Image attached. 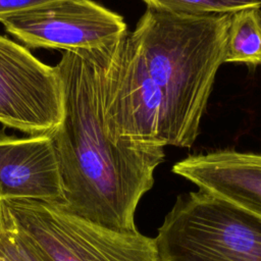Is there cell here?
Masks as SVG:
<instances>
[{
  "mask_svg": "<svg viewBox=\"0 0 261 261\" xmlns=\"http://www.w3.org/2000/svg\"><path fill=\"white\" fill-rule=\"evenodd\" d=\"M258 12H259V14H260V16H261V5L258 7Z\"/></svg>",
  "mask_w": 261,
  "mask_h": 261,
  "instance_id": "2e32d148",
  "label": "cell"
},
{
  "mask_svg": "<svg viewBox=\"0 0 261 261\" xmlns=\"http://www.w3.org/2000/svg\"><path fill=\"white\" fill-rule=\"evenodd\" d=\"M4 205V204H3ZM5 207V206H4ZM6 209V208H5ZM7 211V210H6ZM8 213V211H7ZM9 215V214H8ZM10 217V216H9ZM12 227H13V233H14V242L15 247L17 250V253L21 259V261H48L47 258L31 243L29 242L24 237H22L18 230L16 229L11 217H10Z\"/></svg>",
  "mask_w": 261,
  "mask_h": 261,
  "instance_id": "4fadbf2b",
  "label": "cell"
},
{
  "mask_svg": "<svg viewBox=\"0 0 261 261\" xmlns=\"http://www.w3.org/2000/svg\"><path fill=\"white\" fill-rule=\"evenodd\" d=\"M231 14L190 15L147 8L128 33L163 105L165 146L190 148L200 133Z\"/></svg>",
  "mask_w": 261,
  "mask_h": 261,
  "instance_id": "7a4b0ae2",
  "label": "cell"
},
{
  "mask_svg": "<svg viewBox=\"0 0 261 261\" xmlns=\"http://www.w3.org/2000/svg\"><path fill=\"white\" fill-rule=\"evenodd\" d=\"M64 202L49 135L9 137L0 133V200Z\"/></svg>",
  "mask_w": 261,
  "mask_h": 261,
  "instance_id": "ba28073f",
  "label": "cell"
},
{
  "mask_svg": "<svg viewBox=\"0 0 261 261\" xmlns=\"http://www.w3.org/2000/svg\"><path fill=\"white\" fill-rule=\"evenodd\" d=\"M261 64V16L258 8L230 15L224 63Z\"/></svg>",
  "mask_w": 261,
  "mask_h": 261,
  "instance_id": "30bf717a",
  "label": "cell"
},
{
  "mask_svg": "<svg viewBox=\"0 0 261 261\" xmlns=\"http://www.w3.org/2000/svg\"><path fill=\"white\" fill-rule=\"evenodd\" d=\"M147 8L190 14L221 15L233 14L247 8H258L261 0H143Z\"/></svg>",
  "mask_w": 261,
  "mask_h": 261,
  "instance_id": "8fae6325",
  "label": "cell"
},
{
  "mask_svg": "<svg viewBox=\"0 0 261 261\" xmlns=\"http://www.w3.org/2000/svg\"><path fill=\"white\" fill-rule=\"evenodd\" d=\"M106 128L116 141L165 147L163 105L128 32L98 48Z\"/></svg>",
  "mask_w": 261,
  "mask_h": 261,
  "instance_id": "5b68a950",
  "label": "cell"
},
{
  "mask_svg": "<svg viewBox=\"0 0 261 261\" xmlns=\"http://www.w3.org/2000/svg\"><path fill=\"white\" fill-rule=\"evenodd\" d=\"M172 172L261 217V154L232 149L195 154L177 161Z\"/></svg>",
  "mask_w": 261,
  "mask_h": 261,
  "instance_id": "9c48e42d",
  "label": "cell"
},
{
  "mask_svg": "<svg viewBox=\"0 0 261 261\" xmlns=\"http://www.w3.org/2000/svg\"><path fill=\"white\" fill-rule=\"evenodd\" d=\"M63 117L49 135L59 169L63 210L107 228L136 231L135 214L154 185L164 147L116 141L104 120L98 48L63 51L55 65Z\"/></svg>",
  "mask_w": 261,
  "mask_h": 261,
  "instance_id": "6da1fadb",
  "label": "cell"
},
{
  "mask_svg": "<svg viewBox=\"0 0 261 261\" xmlns=\"http://www.w3.org/2000/svg\"><path fill=\"white\" fill-rule=\"evenodd\" d=\"M2 222H3V205H2V201L0 200V231L2 228Z\"/></svg>",
  "mask_w": 261,
  "mask_h": 261,
  "instance_id": "9a60e30c",
  "label": "cell"
},
{
  "mask_svg": "<svg viewBox=\"0 0 261 261\" xmlns=\"http://www.w3.org/2000/svg\"><path fill=\"white\" fill-rule=\"evenodd\" d=\"M160 261H261V217L212 194H180L155 237Z\"/></svg>",
  "mask_w": 261,
  "mask_h": 261,
  "instance_id": "3957f363",
  "label": "cell"
},
{
  "mask_svg": "<svg viewBox=\"0 0 261 261\" xmlns=\"http://www.w3.org/2000/svg\"><path fill=\"white\" fill-rule=\"evenodd\" d=\"M62 117L63 90L55 66L0 36V122L39 136L54 130Z\"/></svg>",
  "mask_w": 261,
  "mask_h": 261,
  "instance_id": "8992f818",
  "label": "cell"
},
{
  "mask_svg": "<svg viewBox=\"0 0 261 261\" xmlns=\"http://www.w3.org/2000/svg\"><path fill=\"white\" fill-rule=\"evenodd\" d=\"M0 261H21L15 247L12 223L4 205L3 222L0 231Z\"/></svg>",
  "mask_w": 261,
  "mask_h": 261,
  "instance_id": "7c38bea8",
  "label": "cell"
},
{
  "mask_svg": "<svg viewBox=\"0 0 261 261\" xmlns=\"http://www.w3.org/2000/svg\"><path fill=\"white\" fill-rule=\"evenodd\" d=\"M18 232L48 261H160L155 238L107 228L37 200H1Z\"/></svg>",
  "mask_w": 261,
  "mask_h": 261,
  "instance_id": "277c9868",
  "label": "cell"
},
{
  "mask_svg": "<svg viewBox=\"0 0 261 261\" xmlns=\"http://www.w3.org/2000/svg\"><path fill=\"white\" fill-rule=\"evenodd\" d=\"M57 0H0V16L17 13Z\"/></svg>",
  "mask_w": 261,
  "mask_h": 261,
  "instance_id": "5bb4252c",
  "label": "cell"
},
{
  "mask_svg": "<svg viewBox=\"0 0 261 261\" xmlns=\"http://www.w3.org/2000/svg\"><path fill=\"white\" fill-rule=\"evenodd\" d=\"M27 47L63 51L101 48L127 33L122 16L93 0H57L0 16Z\"/></svg>",
  "mask_w": 261,
  "mask_h": 261,
  "instance_id": "52a82bcc",
  "label": "cell"
}]
</instances>
